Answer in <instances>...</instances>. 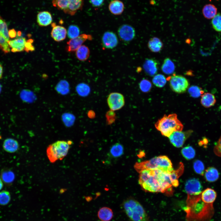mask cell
Here are the masks:
<instances>
[{"label": "cell", "instance_id": "cell-44", "mask_svg": "<svg viewBox=\"0 0 221 221\" xmlns=\"http://www.w3.org/2000/svg\"><path fill=\"white\" fill-rule=\"evenodd\" d=\"M105 0H90L91 4L94 7H99L103 4Z\"/></svg>", "mask_w": 221, "mask_h": 221}, {"label": "cell", "instance_id": "cell-5", "mask_svg": "<svg viewBox=\"0 0 221 221\" xmlns=\"http://www.w3.org/2000/svg\"><path fill=\"white\" fill-rule=\"evenodd\" d=\"M72 143L70 141H58L49 145L46 153L50 161L52 163L63 159L67 155Z\"/></svg>", "mask_w": 221, "mask_h": 221}, {"label": "cell", "instance_id": "cell-27", "mask_svg": "<svg viewBox=\"0 0 221 221\" xmlns=\"http://www.w3.org/2000/svg\"><path fill=\"white\" fill-rule=\"evenodd\" d=\"M161 69L163 72L165 74H171L175 71V65L170 58H167L164 60L161 67Z\"/></svg>", "mask_w": 221, "mask_h": 221}, {"label": "cell", "instance_id": "cell-39", "mask_svg": "<svg viewBox=\"0 0 221 221\" xmlns=\"http://www.w3.org/2000/svg\"><path fill=\"white\" fill-rule=\"evenodd\" d=\"M0 48L5 53L10 52V47L6 40L4 37L0 33Z\"/></svg>", "mask_w": 221, "mask_h": 221}, {"label": "cell", "instance_id": "cell-45", "mask_svg": "<svg viewBox=\"0 0 221 221\" xmlns=\"http://www.w3.org/2000/svg\"><path fill=\"white\" fill-rule=\"evenodd\" d=\"M9 37L11 38L15 37L16 36V32L14 29H12L9 30L8 32Z\"/></svg>", "mask_w": 221, "mask_h": 221}, {"label": "cell", "instance_id": "cell-26", "mask_svg": "<svg viewBox=\"0 0 221 221\" xmlns=\"http://www.w3.org/2000/svg\"><path fill=\"white\" fill-rule=\"evenodd\" d=\"M217 9L215 6L208 4L204 6L202 9L203 15L208 19L212 18L216 14Z\"/></svg>", "mask_w": 221, "mask_h": 221}, {"label": "cell", "instance_id": "cell-9", "mask_svg": "<svg viewBox=\"0 0 221 221\" xmlns=\"http://www.w3.org/2000/svg\"><path fill=\"white\" fill-rule=\"evenodd\" d=\"M192 130L185 132L176 131L172 133L168 137L170 142L174 146L179 148L181 147L185 141L191 135Z\"/></svg>", "mask_w": 221, "mask_h": 221}, {"label": "cell", "instance_id": "cell-37", "mask_svg": "<svg viewBox=\"0 0 221 221\" xmlns=\"http://www.w3.org/2000/svg\"><path fill=\"white\" fill-rule=\"evenodd\" d=\"M8 32L6 22L0 16V33L4 37L7 41L9 40Z\"/></svg>", "mask_w": 221, "mask_h": 221}, {"label": "cell", "instance_id": "cell-30", "mask_svg": "<svg viewBox=\"0 0 221 221\" xmlns=\"http://www.w3.org/2000/svg\"><path fill=\"white\" fill-rule=\"evenodd\" d=\"M181 152L183 156L187 160L193 159L196 154L195 149L190 146H188L183 148Z\"/></svg>", "mask_w": 221, "mask_h": 221}, {"label": "cell", "instance_id": "cell-15", "mask_svg": "<svg viewBox=\"0 0 221 221\" xmlns=\"http://www.w3.org/2000/svg\"><path fill=\"white\" fill-rule=\"evenodd\" d=\"M158 62L155 59H146L143 64V68L145 73L150 76L156 75L158 70Z\"/></svg>", "mask_w": 221, "mask_h": 221}, {"label": "cell", "instance_id": "cell-42", "mask_svg": "<svg viewBox=\"0 0 221 221\" xmlns=\"http://www.w3.org/2000/svg\"><path fill=\"white\" fill-rule=\"evenodd\" d=\"M214 152L216 156L221 157V136L214 148Z\"/></svg>", "mask_w": 221, "mask_h": 221}, {"label": "cell", "instance_id": "cell-13", "mask_svg": "<svg viewBox=\"0 0 221 221\" xmlns=\"http://www.w3.org/2000/svg\"><path fill=\"white\" fill-rule=\"evenodd\" d=\"M102 42L104 47L106 48L112 49L117 46L118 40L114 33L108 31L103 33L102 38Z\"/></svg>", "mask_w": 221, "mask_h": 221}, {"label": "cell", "instance_id": "cell-10", "mask_svg": "<svg viewBox=\"0 0 221 221\" xmlns=\"http://www.w3.org/2000/svg\"><path fill=\"white\" fill-rule=\"evenodd\" d=\"M202 186L197 179L192 178L187 180L185 185V190L190 196L200 195L202 192Z\"/></svg>", "mask_w": 221, "mask_h": 221}, {"label": "cell", "instance_id": "cell-32", "mask_svg": "<svg viewBox=\"0 0 221 221\" xmlns=\"http://www.w3.org/2000/svg\"><path fill=\"white\" fill-rule=\"evenodd\" d=\"M188 92L190 96L194 98H197L201 96L204 91L200 87L195 85L190 87L188 89Z\"/></svg>", "mask_w": 221, "mask_h": 221}, {"label": "cell", "instance_id": "cell-33", "mask_svg": "<svg viewBox=\"0 0 221 221\" xmlns=\"http://www.w3.org/2000/svg\"><path fill=\"white\" fill-rule=\"evenodd\" d=\"M211 24L213 28L215 30L218 32H221V14L219 13L217 14L212 18Z\"/></svg>", "mask_w": 221, "mask_h": 221}, {"label": "cell", "instance_id": "cell-4", "mask_svg": "<svg viewBox=\"0 0 221 221\" xmlns=\"http://www.w3.org/2000/svg\"><path fill=\"white\" fill-rule=\"evenodd\" d=\"M122 206L130 221H148L147 215L143 207L134 199L129 197L126 199Z\"/></svg>", "mask_w": 221, "mask_h": 221}, {"label": "cell", "instance_id": "cell-1", "mask_svg": "<svg viewBox=\"0 0 221 221\" xmlns=\"http://www.w3.org/2000/svg\"><path fill=\"white\" fill-rule=\"evenodd\" d=\"M171 172L144 170L139 173L138 183L146 191L172 193V186L177 187L179 183L173 180Z\"/></svg>", "mask_w": 221, "mask_h": 221}, {"label": "cell", "instance_id": "cell-40", "mask_svg": "<svg viewBox=\"0 0 221 221\" xmlns=\"http://www.w3.org/2000/svg\"><path fill=\"white\" fill-rule=\"evenodd\" d=\"M77 91L79 93H81L82 95H86L88 94L90 89L89 86L86 84L81 83L79 84L77 87Z\"/></svg>", "mask_w": 221, "mask_h": 221}, {"label": "cell", "instance_id": "cell-31", "mask_svg": "<svg viewBox=\"0 0 221 221\" xmlns=\"http://www.w3.org/2000/svg\"><path fill=\"white\" fill-rule=\"evenodd\" d=\"M152 82L156 86L159 87H162L166 84V79L163 75L157 74L155 75L153 77Z\"/></svg>", "mask_w": 221, "mask_h": 221}, {"label": "cell", "instance_id": "cell-48", "mask_svg": "<svg viewBox=\"0 0 221 221\" xmlns=\"http://www.w3.org/2000/svg\"><path fill=\"white\" fill-rule=\"evenodd\" d=\"M3 183L1 178H0V190L3 187Z\"/></svg>", "mask_w": 221, "mask_h": 221}, {"label": "cell", "instance_id": "cell-18", "mask_svg": "<svg viewBox=\"0 0 221 221\" xmlns=\"http://www.w3.org/2000/svg\"><path fill=\"white\" fill-rule=\"evenodd\" d=\"M37 22L41 26H46L49 25L52 22L51 13L45 11L39 12L37 15Z\"/></svg>", "mask_w": 221, "mask_h": 221}, {"label": "cell", "instance_id": "cell-25", "mask_svg": "<svg viewBox=\"0 0 221 221\" xmlns=\"http://www.w3.org/2000/svg\"><path fill=\"white\" fill-rule=\"evenodd\" d=\"M90 53L89 48L85 45H82L76 51V57L81 61L86 60L89 57Z\"/></svg>", "mask_w": 221, "mask_h": 221}, {"label": "cell", "instance_id": "cell-47", "mask_svg": "<svg viewBox=\"0 0 221 221\" xmlns=\"http://www.w3.org/2000/svg\"><path fill=\"white\" fill-rule=\"evenodd\" d=\"M3 73V68L2 65L0 64V79H1Z\"/></svg>", "mask_w": 221, "mask_h": 221}, {"label": "cell", "instance_id": "cell-21", "mask_svg": "<svg viewBox=\"0 0 221 221\" xmlns=\"http://www.w3.org/2000/svg\"><path fill=\"white\" fill-rule=\"evenodd\" d=\"M204 175L206 180L210 182L216 181L219 177L218 170L213 167H209L205 170Z\"/></svg>", "mask_w": 221, "mask_h": 221}, {"label": "cell", "instance_id": "cell-14", "mask_svg": "<svg viewBox=\"0 0 221 221\" xmlns=\"http://www.w3.org/2000/svg\"><path fill=\"white\" fill-rule=\"evenodd\" d=\"M52 28L51 34L52 38L57 42L64 40L67 33L66 29L62 26L56 25L55 23H52Z\"/></svg>", "mask_w": 221, "mask_h": 221}, {"label": "cell", "instance_id": "cell-34", "mask_svg": "<svg viewBox=\"0 0 221 221\" xmlns=\"http://www.w3.org/2000/svg\"><path fill=\"white\" fill-rule=\"evenodd\" d=\"M80 32V29L77 25H71L68 28V36L69 38L73 39L79 36Z\"/></svg>", "mask_w": 221, "mask_h": 221}, {"label": "cell", "instance_id": "cell-49", "mask_svg": "<svg viewBox=\"0 0 221 221\" xmlns=\"http://www.w3.org/2000/svg\"><path fill=\"white\" fill-rule=\"evenodd\" d=\"M1 85L0 84V92L1 91Z\"/></svg>", "mask_w": 221, "mask_h": 221}, {"label": "cell", "instance_id": "cell-3", "mask_svg": "<svg viewBox=\"0 0 221 221\" xmlns=\"http://www.w3.org/2000/svg\"><path fill=\"white\" fill-rule=\"evenodd\" d=\"M155 126L162 135L168 137L174 132L182 131L183 128V125L174 113L164 115L155 123Z\"/></svg>", "mask_w": 221, "mask_h": 221}, {"label": "cell", "instance_id": "cell-50", "mask_svg": "<svg viewBox=\"0 0 221 221\" xmlns=\"http://www.w3.org/2000/svg\"></svg>", "mask_w": 221, "mask_h": 221}, {"label": "cell", "instance_id": "cell-11", "mask_svg": "<svg viewBox=\"0 0 221 221\" xmlns=\"http://www.w3.org/2000/svg\"><path fill=\"white\" fill-rule=\"evenodd\" d=\"M92 37L90 34H83L75 38L71 39L67 42L66 50L68 52L76 51L86 41L92 40Z\"/></svg>", "mask_w": 221, "mask_h": 221}, {"label": "cell", "instance_id": "cell-19", "mask_svg": "<svg viewBox=\"0 0 221 221\" xmlns=\"http://www.w3.org/2000/svg\"><path fill=\"white\" fill-rule=\"evenodd\" d=\"M2 147L6 152L13 153L16 152L19 149V144L16 140L8 138L5 139L3 142Z\"/></svg>", "mask_w": 221, "mask_h": 221}, {"label": "cell", "instance_id": "cell-28", "mask_svg": "<svg viewBox=\"0 0 221 221\" xmlns=\"http://www.w3.org/2000/svg\"><path fill=\"white\" fill-rule=\"evenodd\" d=\"M123 153V147L119 143H116L113 145L110 150V156L114 158L119 157L122 156Z\"/></svg>", "mask_w": 221, "mask_h": 221}, {"label": "cell", "instance_id": "cell-7", "mask_svg": "<svg viewBox=\"0 0 221 221\" xmlns=\"http://www.w3.org/2000/svg\"><path fill=\"white\" fill-rule=\"evenodd\" d=\"M169 81L170 88L173 91L177 93L184 92L189 87L188 80L181 75H173L170 78Z\"/></svg>", "mask_w": 221, "mask_h": 221}, {"label": "cell", "instance_id": "cell-16", "mask_svg": "<svg viewBox=\"0 0 221 221\" xmlns=\"http://www.w3.org/2000/svg\"><path fill=\"white\" fill-rule=\"evenodd\" d=\"M27 41L25 37H20L8 41L9 46L13 52H20L25 50Z\"/></svg>", "mask_w": 221, "mask_h": 221}, {"label": "cell", "instance_id": "cell-20", "mask_svg": "<svg viewBox=\"0 0 221 221\" xmlns=\"http://www.w3.org/2000/svg\"><path fill=\"white\" fill-rule=\"evenodd\" d=\"M108 8L110 12L114 15L121 14L123 11L124 6L122 1L119 0H113L109 4Z\"/></svg>", "mask_w": 221, "mask_h": 221}, {"label": "cell", "instance_id": "cell-36", "mask_svg": "<svg viewBox=\"0 0 221 221\" xmlns=\"http://www.w3.org/2000/svg\"><path fill=\"white\" fill-rule=\"evenodd\" d=\"M193 168L195 172L198 174L203 175L205 171L204 164L200 160H196L193 163Z\"/></svg>", "mask_w": 221, "mask_h": 221}, {"label": "cell", "instance_id": "cell-46", "mask_svg": "<svg viewBox=\"0 0 221 221\" xmlns=\"http://www.w3.org/2000/svg\"><path fill=\"white\" fill-rule=\"evenodd\" d=\"M88 115V117L90 118H93L95 116V113L92 110L89 111Z\"/></svg>", "mask_w": 221, "mask_h": 221}, {"label": "cell", "instance_id": "cell-41", "mask_svg": "<svg viewBox=\"0 0 221 221\" xmlns=\"http://www.w3.org/2000/svg\"><path fill=\"white\" fill-rule=\"evenodd\" d=\"M106 117L107 123L108 124H112L115 120V114L114 112V111L111 110L107 111L106 114Z\"/></svg>", "mask_w": 221, "mask_h": 221}, {"label": "cell", "instance_id": "cell-17", "mask_svg": "<svg viewBox=\"0 0 221 221\" xmlns=\"http://www.w3.org/2000/svg\"><path fill=\"white\" fill-rule=\"evenodd\" d=\"M200 197L201 200L204 203L211 204L215 200L217 193L214 190L207 188L202 192Z\"/></svg>", "mask_w": 221, "mask_h": 221}, {"label": "cell", "instance_id": "cell-12", "mask_svg": "<svg viewBox=\"0 0 221 221\" xmlns=\"http://www.w3.org/2000/svg\"><path fill=\"white\" fill-rule=\"evenodd\" d=\"M118 33L120 39L126 43L131 41L135 36L134 29L131 25L128 24L121 25L118 29Z\"/></svg>", "mask_w": 221, "mask_h": 221}, {"label": "cell", "instance_id": "cell-8", "mask_svg": "<svg viewBox=\"0 0 221 221\" xmlns=\"http://www.w3.org/2000/svg\"><path fill=\"white\" fill-rule=\"evenodd\" d=\"M107 103L110 110L115 111L122 108L125 104V99L123 95L118 92H112L108 95Z\"/></svg>", "mask_w": 221, "mask_h": 221}, {"label": "cell", "instance_id": "cell-24", "mask_svg": "<svg viewBox=\"0 0 221 221\" xmlns=\"http://www.w3.org/2000/svg\"><path fill=\"white\" fill-rule=\"evenodd\" d=\"M97 215L99 219L102 221H109L112 219L113 213L110 208L103 207L99 209Z\"/></svg>", "mask_w": 221, "mask_h": 221}, {"label": "cell", "instance_id": "cell-38", "mask_svg": "<svg viewBox=\"0 0 221 221\" xmlns=\"http://www.w3.org/2000/svg\"><path fill=\"white\" fill-rule=\"evenodd\" d=\"M139 87L140 90L143 92H147L151 88L152 84L150 82L146 79H143L140 82Z\"/></svg>", "mask_w": 221, "mask_h": 221}, {"label": "cell", "instance_id": "cell-6", "mask_svg": "<svg viewBox=\"0 0 221 221\" xmlns=\"http://www.w3.org/2000/svg\"><path fill=\"white\" fill-rule=\"evenodd\" d=\"M53 6L66 14L73 15L82 9L83 0H53Z\"/></svg>", "mask_w": 221, "mask_h": 221}, {"label": "cell", "instance_id": "cell-35", "mask_svg": "<svg viewBox=\"0 0 221 221\" xmlns=\"http://www.w3.org/2000/svg\"><path fill=\"white\" fill-rule=\"evenodd\" d=\"M11 200V195L8 191L3 190L0 192V205H5L8 204Z\"/></svg>", "mask_w": 221, "mask_h": 221}, {"label": "cell", "instance_id": "cell-23", "mask_svg": "<svg viewBox=\"0 0 221 221\" xmlns=\"http://www.w3.org/2000/svg\"><path fill=\"white\" fill-rule=\"evenodd\" d=\"M148 46L152 52H157L162 50L163 47V44L159 38L153 37L149 40Z\"/></svg>", "mask_w": 221, "mask_h": 221}, {"label": "cell", "instance_id": "cell-22", "mask_svg": "<svg viewBox=\"0 0 221 221\" xmlns=\"http://www.w3.org/2000/svg\"><path fill=\"white\" fill-rule=\"evenodd\" d=\"M200 102L203 107L207 108L214 106L216 103V100L213 94L207 92L201 95Z\"/></svg>", "mask_w": 221, "mask_h": 221}, {"label": "cell", "instance_id": "cell-29", "mask_svg": "<svg viewBox=\"0 0 221 221\" xmlns=\"http://www.w3.org/2000/svg\"><path fill=\"white\" fill-rule=\"evenodd\" d=\"M2 180L6 184H10L14 180L15 175L14 173L9 169L3 170L1 173Z\"/></svg>", "mask_w": 221, "mask_h": 221}, {"label": "cell", "instance_id": "cell-43", "mask_svg": "<svg viewBox=\"0 0 221 221\" xmlns=\"http://www.w3.org/2000/svg\"><path fill=\"white\" fill-rule=\"evenodd\" d=\"M33 41L32 39H29L27 41L25 49V51L28 52L34 50V47L32 45Z\"/></svg>", "mask_w": 221, "mask_h": 221}, {"label": "cell", "instance_id": "cell-2", "mask_svg": "<svg viewBox=\"0 0 221 221\" xmlns=\"http://www.w3.org/2000/svg\"><path fill=\"white\" fill-rule=\"evenodd\" d=\"M134 168L139 173L144 170L159 169L169 173L173 170L170 160L166 156L156 157L149 160L136 163Z\"/></svg>", "mask_w": 221, "mask_h": 221}]
</instances>
